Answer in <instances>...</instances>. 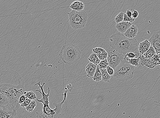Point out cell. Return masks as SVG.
<instances>
[{"label": "cell", "mask_w": 160, "mask_h": 118, "mask_svg": "<svg viewBox=\"0 0 160 118\" xmlns=\"http://www.w3.org/2000/svg\"><path fill=\"white\" fill-rule=\"evenodd\" d=\"M26 98L25 96V95L24 94L22 95L19 98L18 103L19 105H21L23 103H24V101L26 100Z\"/></svg>", "instance_id": "obj_33"}, {"label": "cell", "mask_w": 160, "mask_h": 118, "mask_svg": "<svg viewBox=\"0 0 160 118\" xmlns=\"http://www.w3.org/2000/svg\"><path fill=\"white\" fill-rule=\"evenodd\" d=\"M106 51L107 53L106 59L108 65L114 69L123 60L124 54L119 53L111 48L106 49Z\"/></svg>", "instance_id": "obj_7"}, {"label": "cell", "mask_w": 160, "mask_h": 118, "mask_svg": "<svg viewBox=\"0 0 160 118\" xmlns=\"http://www.w3.org/2000/svg\"><path fill=\"white\" fill-rule=\"evenodd\" d=\"M68 91L67 90H65V91L64 92V99H63V101L61 103H63L65 102V101H66V98H67V94L68 93Z\"/></svg>", "instance_id": "obj_36"}, {"label": "cell", "mask_w": 160, "mask_h": 118, "mask_svg": "<svg viewBox=\"0 0 160 118\" xmlns=\"http://www.w3.org/2000/svg\"><path fill=\"white\" fill-rule=\"evenodd\" d=\"M88 60L91 63L96 65H99L101 61L98 57L97 56L96 54L94 53L89 56Z\"/></svg>", "instance_id": "obj_23"}, {"label": "cell", "mask_w": 160, "mask_h": 118, "mask_svg": "<svg viewBox=\"0 0 160 118\" xmlns=\"http://www.w3.org/2000/svg\"><path fill=\"white\" fill-rule=\"evenodd\" d=\"M155 54V49L151 46L149 50L143 55L145 58L150 59L152 58Z\"/></svg>", "instance_id": "obj_20"}, {"label": "cell", "mask_w": 160, "mask_h": 118, "mask_svg": "<svg viewBox=\"0 0 160 118\" xmlns=\"http://www.w3.org/2000/svg\"><path fill=\"white\" fill-rule=\"evenodd\" d=\"M102 75V81L105 82H109L111 78V76L107 73L106 69H99Z\"/></svg>", "instance_id": "obj_19"}, {"label": "cell", "mask_w": 160, "mask_h": 118, "mask_svg": "<svg viewBox=\"0 0 160 118\" xmlns=\"http://www.w3.org/2000/svg\"><path fill=\"white\" fill-rule=\"evenodd\" d=\"M124 13L121 12L119 13L118 15L115 18V21L116 23L122 22L123 21L124 19Z\"/></svg>", "instance_id": "obj_27"}, {"label": "cell", "mask_w": 160, "mask_h": 118, "mask_svg": "<svg viewBox=\"0 0 160 118\" xmlns=\"http://www.w3.org/2000/svg\"><path fill=\"white\" fill-rule=\"evenodd\" d=\"M124 54L123 60L128 61L129 64L134 65L135 67H138L139 66V62L140 61L139 58L130 59L126 57L124 54Z\"/></svg>", "instance_id": "obj_18"}, {"label": "cell", "mask_w": 160, "mask_h": 118, "mask_svg": "<svg viewBox=\"0 0 160 118\" xmlns=\"http://www.w3.org/2000/svg\"></svg>", "instance_id": "obj_37"}, {"label": "cell", "mask_w": 160, "mask_h": 118, "mask_svg": "<svg viewBox=\"0 0 160 118\" xmlns=\"http://www.w3.org/2000/svg\"><path fill=\"white\" fill-rule=\"evenodd\" d=\"M132 25L131 22L123 21L116 24L115 27L119 32L121 34H124Z\"/></svg>", "instance_id": "obj_13"}, {"label": "cell", "mask_w": 160, "mask_h": 118, "mask_svg": "<svg viewBox=\"0 0 160 118\" xmlns=\"http://www.w3.org/2000/svg\"><path fill=\"white\" fill-rule=\"evenodd\" d=\"M131 11L132 12V18L135 19L138 17L139 13L137 11L135 10L134 9H131Z\"/></svg>", "instance_id": "obj_31"}, {"label": "cell", "mask_w": 160, "mask_h": 118, "mask_svg": "<svg viewBox=\"0 0 160 118\" xmlns=\"http://www.w3.org/2000/svg\"><path fill=\"white\" fill-rule=\"evenodd\" d=\"M24 94L26 98H28V99L31 100H35L37 98V97L35 93L32 91H25Z\"/></svg>", "instance_id": "obj_24"}, {"label": "cell", "mask_w": 160, "mask_h": 118, "mask_svg": "<svg viewBox=\"0 0 160 118\" xmlns=\"http://www.w3.org/2000/svg\"><path fill=\"white\" fill-rule=\"evenodd\" d=\"M37 105L36 101L34 100H32L28 105L25 107L26 110L28 112H31L34 111Z\"/></svg>", "instance_id": "obj_26"}, {"label": "cell", "mask_w": 160, "mask_h": 118, "mask_svg": "<svg viewBox=\"0 0 160 118\" xmlns=\"http://www.w3.org/2000/svg\"><path fill=\"white\" fill-rule=\"evenodd\" d=\"M151 46L155 49L156 54L160 53V32H156L149 40Z\"/></svg>", "instance_id": "obj_9"}, {"label": "cell", "mask_w": 160, "mask_h": 118, "mask_svg": "<svg viewBox=\"0 0 160 118\" xmlns=\"http://www.w3.org/2000/svg\"><path fill=\"white\" fill-rule=\"evenodd\" d=\"M126 14L129 18L134 19L132 17V12L131 11V10H128L127 11Z\"/></svg>", "instance_id": "obj_35"}, {"label": "cell", "mask_w": 160, "mask_h": 118, "mask_svg": "<svg viewBox=\"0 0 160 118\" xmlns=\"http://www.w3.org/2000/svg\"><path fill=\"white\" fill-rule=\"evenodd\" d=\"M109 40L111 48L119 53L125 54L137 50L138 44L136 39L128 38L121 33L111 36Z\"/></svg>", "instance_id": "obj_1"}, {"label": "cell", "mask_w": 160, "mask_h": 118, "mask_svg": "<svg viewBox=\"0 0 160 118\" xmlns=\"http://www.w3.org/2000/svg\"><path fill=\"white\" fill-rule=\"evenodd\" d=\"M10 104L8 98L4 95L0 93V108Z\"/></svg>", "instance_id": "obj_22"}, {"label": "cell", "mask_w": 160, "mask_h": 118, "mask_svg": "<svg viewBox=\"0 0 160 118\" xmlns=\"http://www.w3.org/2000/svg\"><path fill=\"white\" fill-rule=\"evenodd\" d=\"M69 7L72 10L80 11L83 10L84 8V4L83 2L79 1H75L73 2Z\"/></svg>", "instance_id": "obj_17"}, {"label": "cell", "mask_w": 160, "mask_h": 118, "mask_svg": "<svg viewBox=\"0 0 160 118\" xmlns=\"http://www.w3.org/2000/svg\"><path fill=\"white\" fill-rule=\"evenodd\" d=\"M41 82L40 81L39 82L37 83L34 85V86H36V85H38V87L41 88V91L37 90L36 91H38L39 92V93H41L42 96V98H41V100H39L38 99H37V101H39V102L42 103L43 105V106L48 105H49L50 104L49 101V97L50 96V88L49 87H48V94H45L44 92V90H43V87L45 84V83H43L42 86H41Z\"/></svg>", "instance_id": "obj_10"}, {"label": "cell", "mask_w": 160, "mask_h": 118, "mask_svg": "<svg viewBox=\"0 0 160 118\" xmlns=\"http://www.w3.org/2000/svg\"><path fill=\"white\" fill-rule=\"evenodd\" d=\"M93 53L96 54L100 60L102 61L106 59L107 53L104 49L101 48H96L92 49Z\"/></svg>", "instance_id": "obj_14"}, {"label": "cell", "mask_w": 160, "mask_h": 118, "mask_svg": "<svg viewBox=\"0 0 160 118\" xmlns=\"http://www.w3.org/2000/svg\"><path fill=\"white\" fill-rule=\"evenodd\" d=\"M67 14L69 25L73 29L76 30L84 27L88 19V15L86 11L72 10Z\"/></svg>", "instance_id": "obj_5"}, {"label": "cell", "mask_w": 160, "mask_h": 118, "mask_svg": "<svg viewBox=\"0 0 160 118\" xmlns=\"http://www.w3.org/2000/svg\"><path fill=\"white\" fill-rule=\"evenodd\" d=\"M142 55H139V58L141 61V64L142 66L145 65L148 68H152L158 65L152 57L150 59L146 58Z\"/></svg>", "instance_id": "obj_11"}, {"label": "cell", "mask_w": 160, "mask_h": 118, "mask_svg": "<svg viewBox=\"0 0 160 118\" xmlns=\"http://www.w3.org/2000/svg\"><path fill=\"white\" fill-rule=\"evenodd\" d=\"M17 110L12 105H8L0 108V118H13L17 114Z\"/></svg>", "instance_id": "obj_8"}, {"label": "cell", "mask_w": 160, "mask_h": 118, "mask_svg": "<svg viewBox=\"0 0 160 118\" xmlns=\"http://www.w3.org/2000/svg\"><path fill=\"white\" fill-rule=\"evenodd\" d=\"M135 67L134 65L129 64L128 61L123 60L114 69L113 76L120 81L129 80L133 77Z\"/></svg>", "instance_id": "obj_4"}, {"label": "cell", "mask_w": 160, "mask_h": 118, "mask_svg": "<svg viewBox=\"0 0 160 118\" xmlns=\"http://www.w3.org/2000/svg\"><path fill=\"white\" fill-rule=\"evenodd\" d=\"M135 20V19L129 18L126 14H124L123 21L132 23L134 22Z\"/></svg>", "instance_id": "obj_32"}, {"label": "cell", "mask_w": 160, "mask_h": 118, "mask_svg": "<svg viewBox=\"0 0 160 118\" xmlns=\"http://www.w3.org/2000/svg\"><path fill=\"white\" fill-rule=\"evenodd\" d=\"M31 100L28 99V98H26L24 103L20 105V107H26L31 103Z\"/></svg>", "instance_id": "obj_29"}, {"label": "cell", "mask_w": 160, "mask_h": 118, "mask_svg": "<svg viewBox=\"0 0 160 118\" xmlns=\"http://www.w3.org/2000/svg\"><path fill=\"white\" fill-rule=\"evenodd\" d=\"M81 52L77 46L68 43L63 46L59 57L63 63L71 65L80 58Z\"/></svg>", "instance_id": "obj_3"}, {"label": "cell", "mask_w": 160, "mask_h": 118, "mask_svg": "<svg viewBox=\"0 0 160 118\" xmlns=\"http://www.w3.org/2000/svg\"><path fill=\"white\" fill-rule=\"evenodd\" d=\"M150 46V44L148 40H145L141 42L139 46V53L143 55L149 50Z\"/></svg>", "instance_id": "obj_16"}, {"label": "cell", "mask_w": 160, "mask_h": 118, "mask_svg": "<svg viewBox=\"0 0 160 118\" xmlns=\"http://www.w3.org/2000/svg\"><path fill=\"white\" fill-rule=\"evenodd\" d=\"M62 103H56L55 107L52 110L49 105L43 106L42 110L40 112H37V118H59L62 111Z\"/></svg>", "instance_id": "obj_6"}, {"label": "cell", "mask_w": 160, "mask_h": 118, "mask_svg": "<svg viewBox=\"0 0 160 118\" xmlns=\"http://www.w3.org/2000/svg\"><path fill=\"white\" fill-rule=\"evenodd\" d=\"M99 69H106L108 65V63L107 59H106L100 62L98 65Z\"/></svg>", "instance_id": "obj_28"}, {"label": "cell", "mask_w": 160, "mask_h": 118, "mask_svg": "<svg viewBox=\"0 0 160 118\" xmlns=\"http://www.w3.org/2000/svg\"><path fill=\"white\" fill-rule=\"evenodd\" d=\"M97 65L90 62L86 67L87 75L89 78H92L95 73Z\"/></svg>", "instance_id": "obj_15"}, {"label": "cell", "mask_w": 160, "mask_h": 118, "mask_svg": "<svg viewBox=\"0 0 160 118\" xmlns=\"http://www.w3.org/2000/svg\"><path fill=\"white\" fill-rule=\"evenodd\" d=\"M65 90H67L71 92H72L73 90L71 85L70 84L67 85V86L65 87Z\"/></svg>", "instance_id": "obj_34"}, {"label": "cell", "mask_w": 160, "mask_h": 118, "mask_svg": "<svg viewBox=\"0 0 160 118\" xmlns=\"http://www.w3.org/2000/svg\"><path fill=\"white\" fill-rule=\"evenodd\" d=\"M93 80L96 82H99L102 81V75L101 71H100L98 65H97L95 73L94 76L92 78Z\"/></svg>", "instance_id": "obj_21"}, {"label": "cell", "mask_w": 160, "mask_h": 118, "mask_svg": "<svg viewBox=\"0 0 160 118\" xmlns=\"http://www.w3.org/2000/svg\"><path fill=\"white\" fill-rule=\"evenodd\" d=\"M106 70L110 76H112L114 74V70L109 65L106 67Z\"/></svg>", "instance_id": "obj_30"}, {"label": "cell", "mask_w": 160, "mask_h": 118, "mask_svg": "<svg viewBox=\"0 0 160 118\" xmlns=\"http://www.w3.org/2000/svg\"><path fill=\"white\" fill-rule=\"evenodd\" d=\"M25 91L23 84H0V93L4 95L9 100L10 104L14 106L17 110L20 107V105L18 103L19 98L24 94Z\"/></svg>", "instance_id": "obj_2"}, {"label": "cell", "mask_w": 160, "mask_h": 118, "mask_svg": "<svg viewBox=\"0 0 160 118\" xmlns=\"http://www.w3.org/2000/svg\"><path fill=\"white\" fill-rule=\"evenodd\" d=\"M125 56L130 59L139 58L140 54L137 51L134 52H130L124 54Z\"/></svg>", "instance_id": "obj_25"}, {"label": "cell", "mask_w": 160, "mask_h": 118, "mask_svg": "<svg viewBox=\"0 0 160 118\" xmlns=\"http://www.w3.org/2000/svg\"><path fill=\"white\" fill-rule=\"evenodd\" d=\"M138 29L135 25H132L124 33V35L125 37L129 39L135 38L137 35Z\"/></svg>", "instance_id": "obj_12"}]
</instances>
